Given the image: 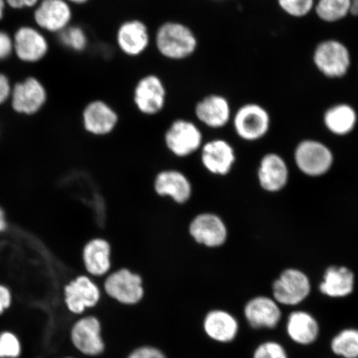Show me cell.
Masks as SVG:
<instances>
[{
	"label": "cell",
	"mask_w": 358,
	"mask_h": 358,
	"mask_svg": "<svg viewBox=\"0 0 358 358\" xmlns=\"http://www.w3.org/2000/svg\"><path fill=\"white\" fill-rule=\"evenodd\" d=\"M310 60L317 73L329 80L346 78L353 64L351 48L343 40L334 37L317 41L312 49Z\"/></svg>",
	"instance_id": "1"
},
{
	"label": "cell",
	"mask_w": 358,
	"mask_h": 358,
	"mask_svg": "<svg viewBox=\"0 0 358 358\" xmlns=\"http://www.w3.org/2000/svg\"><path fill=\"white\" fill-rule=\"evenodd\" d=\"M313 285L311 277L303 268L287 266L271 283V297L284 308H302L311 297Z\"/></svg>",
	"instance_id": "2"
},
{
	"label": "cell",
	"mask_w": 358,
	"mask_h": 358,
	"mask_svg": "<svg viewBox=\"0 0 358 358\" xmlns=\"http://www.w3.org/2000/svg\"><path fill=\"white\" fill-rule=\"evenodd\" d=\"M162 141L169 155L178 159H186L199 152L204 137L194 122L179 117L172 120L165 128Z\"/></svg>",
	"instance_id": "3"
},
{
	"label": "cell",
	"mask_w": 358,
	"mask_h": 358,
	"mask_svg": "<svg viewBox=\"0 0 358 358\" xmlns=\"http://www.w3.org/2000/svg\"><path fill=\"white\" fill-rule=\"evenodd\" d=\"M187 234L192 243L208 250L226 246L229 230L225 220L214 212H201L192 216L187 224Z\"/></svg>",
	"instance_id": "4"
},
{
	"label": "cell",
	"mask_w": 358,
	"mask_h": 358,
	"mask_svg": "<svg viewBox=\"0 0 358 358\" xmlns=\"http://www.w3.org/2000/svg\"><path fill=\"white\" fill-rule=\"evenodd\" d=\"M285 312L268 294H257L246 301L243 308V322L254 332H274L283 323Z\"/></svg>",
	"instance_id": "5"
},
{
	"label": "cell",
	"mask_w": 358,
	"mask_h": 358,
	"mask_svg": "<svg viewBox=\"0 0 358 358\" xmlns=\"http://www.w3.org/2000/svg\"><path fill=\"white\" fill-rule=\"evenodd\" d=\"M156 47L164 57L171 60H182L194 55L198 48V39L185 24L167 22L156 33Z\"/></svg>",
	"instance_id": "6"
},
{
	"label": "cell",
	"mask_w": 358,
	"mask_h": 358,
	"mask_svg": "<svg viewBox=\"0 0 358 358\" xmlns=\"http://www.w3.org/2000/svg\"><path fill=\"white\" fill-rule=\"evenodd\" d=\"M92 280L107 296L124 306H134L144 297L141 276L128 268H120L103 278Z\"/></svg>",
	"instance_id": "7"
},
{
	"label": "cell",
	"mask_w": 358,
	"mask_h": 358,
	"mask_svg": "<svg viewBox=\"0 0 358 358\" xmlns=\"http://www.w3.org/2000/svg\"><path fill=\"white\" fill-rule=\"evenodd\" d=\"M151 187L157 198L169 199L178 207H185L194 199V182L186 172L177 168L159 169L152 179Z\"/></svg>",
	"instance_id": "8"
},
{
	"label": "cell",
	"mask_w": 358,
	"mask_h": 358,
	"mask_svg": "<svg viewBox=\"0 0 358 358\" xmlns=\"http://www.w3.org/2000/svg\"><path fill=\"white\" fill-rule=\"evenodd\" d=\"M234 131L241 140L261 141L271 127V116L265 106L257 102H246L237 109L231 119Z\"/></svg>",
	"instance_id": "9"
},
{
	"label": "cell",
	"mask_w": 358,
	"mask_h": 358,
	"mask_svg": "<svg viewBox=\"0 0 358 358\" xmlns=\"http://www.w3.org/2000/svg\"><path fill=\"white\" fill-rule=\"evenodd\" d=\"M294 164L303 176L320 178L326 176L334 164V155L324 143L306 138L299 143L294 151Z\"/></svg>",
	"instance_id": "10"
},
{
	"label": "cell",
	"mask_w": 358,
	"mask_h": 358,
	"mask_svg": "<svg viewBox=\"0 0 358 358\" xmlns=\"http://www.w3.org/2000/svg\"><path fill=\"white\" fill-rule=\"evenodd\" d=\"M282 327L285 337L294 346L310 348L320 338V321L306 308H294L286 313Z\"/></svg>",
	"instance_id": "11"
},
{
	"label": "cell",
	"mask_w": 358,
	"mask_h": 358,
	"mask_svg": "<svg viewBox=\"0 0 358 358\" xmlns=\"http://www.w3.org/2000/svg\"><path fill=\"white\" fill-rule=\"evenodd\" d=\"M80 118L84 132L96 138L110 136L120 124L118 112L108 102L99 99L88 102Z\"/></svg>",
	"instance_id": "12"
},
{
	"label": "cell",
	"mask_w": 358,
	"mask_h": 358,
	"mask_svg": "<svg viewBox=\"0 0 358 358\" xmlns=\"http://www.w3.org/2000/svg\"><path fill=\"white\" fill-rule=\"evenodd\" d=\"M356 284V273L350 266L332 264L324 268L313 290L326 299L340 301L352 296Z\"/></svg>",
	"instance_id": "13"
},
{
	"label": "cell",
	"mask_w": 358,
	"mask_h": 358,
	"mask_svg": "<svg viewBox=\"0 0 358 358\" xmlns=\"http://www.w3.org/2000/svg\"><path fill=\"white\" fill-rule=\"evenodd\" d=\"M199 154L205 171L216 177L227 176L236 162L234 147L225 138H216L204 142Z\"/></svg>",
	"instance_id": "14"
},
{
	"label": "cell",
	"mask_w": 358,
	"mask_h": 358,
	"mask_svg": "<svg viewBox=\"0 0 358 358\" xmlns=\"http://www.w3.org/2000/svg\"><path fill=\"white\" fill-rule=\"evenodd\" d=\"M64 297L67 310L80 317L99 303L101 290L91 276L80 275L65 285Z\"/></svg>",
	"instance_id": "15"
},
{
	"label": "cell",
	"mask_w": 358,
	"mask_h": 358,
	"mask_svg": "<svg viewBox=\"0 0 358 358\" xmlns=\"http://www.w3.org/2000/svg\"><path fill=\"white\" fill-rule=\"evenodd\" d=\"M134 105L143 115H158L166 106L167 90L162 80L155 75H147L136 84L133 93Z\"/></svg>",
	"instance_id": "16"
},
{
	"label": "cell",
	"mask_w": 358,
	"mask_h": 358,
	"mask_svg": "<svg viewBox=\"0 0 358 358\" xmlns=\"http://www.w3.org/2000/svg\"><path fill=\"white\" fill-rule=\"evenodd\" d=\"M70 338L76 350L84 356L96 357L104 352L101 322L95 316H80L71 327Z\"/></svg>",
	"instance_id": "17"
},
{
	"label": "cell",
	"mask_w": 358,
	"mask_h": 358,
	"mask_svg": "<svg viewBox=\"0 0 358 358\" xmlns=\"http://www.w3.org/2000/svg\"><path fill=\"white\" fill-rule=\"evenodd\" d=\"M10 98L12 109L15 113L33 116L39 113L46 105L48 92L40 80L29 78L15 85Z\"/></svg>",
	"instance_id": "18"
},
{
	"label": "cell",
	"mask_w": 358,
	"mask_h": 358,
	"mask_svg": "<svg viewBox=\"0 0 358 358\" xmlns=\"http://www.w3.org/2000/svg\"><path fill=\"white\" fill-rule=\"evenodd\" d=\"M112 245L104 236L88 239L82 250V261L87 275L92 278H103L112 270Z\"/></svg>",
	"instance_id": "19"
},
{
	"label": "cell",
	"mask_w": 358,
	"mask_h": 358,
	"mask_svg": "<svg viewBox=\"0 0 358 358\" xmlns=\"http://www.w3.org/2000/svg\"><path fill=\"white\" fill-rule=\"evenodd\" d=\"M232 115L230 101L218 93L205 96L194 107V115L198 122L212 129L226 127L231 122Z\"/></svg>",
	"instance_id": "20"
},
{
	"label": "cell",
	"mask_w": 358,
	"mask_h": 358,
	"mask_svg": "<svg viewBox=\"0 0 358 358\" xmlns=\"http://www.w3.org/2000/svg\"><path fill=\"white\" fill-rule=\"evenodd\" d=\"M257 179L264 191L270 194L279 192L288 185L289 165L280 155L270 152L259 160Z\"/></svg>",
	"instance_id": "21"
},
{
	"label": "cell",
	"mask_w": 358,
	"mask_h": 358,
	"mask_svg": "<svg viewBox=\"0 0 358 358\" xmlns=\"http://www.w3.org/2000/svg\"><path fill=\"white\" fill-rule=\"evenodd\" d=\"M203 328L206 336L213 342L230 344L238 337L241 323L230 311L215 308L205 315Z\"/></svg>",
	"instance_id": "22"
},
{
	"label": "cell",
	"mask_w": 358,
	"mask_h": 358,
	"mask_svg": "<svg viewBox=\"0 0 358 358\" xmlns=\"http://www.w3.org/2000/svg\"><path fill=\"white\" fill-rule=\"evenodd\" d=\"M71 17L73 12L66 0H42L34 12L36 24L52 33H60L69 27Z\"/></svg>",
	"instance_id": "23"
},
{
	"label": "cell",
	"mask_w": 358,
	"mask_h": 358,
	"mask_svg": "<svg viewBox=\"0 0 358 358\" xmlns=\"http://www.w3.org/2000/svg\"><path fill=\"white\" fill-rule=\"evenodd\" d=\"M13 51L22 62H37L48 52L46 38L32 27L24 26L17 29L13 39Z\"/></svg>",
	"instance_id": "24"
},
{
	"label": "cell",
	"mask_w": 358,
	"mask_h": 358,
	"mask_svg": "<svg viewBox=\"0 0 358 358\" xmlns=\"http://www.w3.org/2000/svg\"><path fill=\"white\" fill-rule=\"evenodd\" d=\"M150 38L147 26L141 20L124 22L117 32V43L124 55L136 57L149 47Z\"/></svg>",
	"instance_id": "25"
},
{
	"label": "cell",
	"mask_w": 358,
	"mask_h": 358,
	"mask_svg": "<svg viewBox=\"0 0 358 358\" xmlns=\"http://www.w3.org/2000/svg\"><path fill=\"white\" fill-rule=\"evenodd\" d=\"M327 131L336 136H346L355 131L358 122L355 107L347 102L336 103L327 108L323 115Z\"/></svg>",
	"instance_id": "26"
},
{
	"label": "cell",
	"mask_w": 358,
	"mask_h": 358,
	"mask_svg": "<svg viewBox=\"0 0 358 358\" xmlns=\"http://www.w3.org/2000/svg\"><path fill=\"white\" fill-rule=\"evenodd\" d=\"M355 0H315L313 15L324 24H337L352 15Z\"/></svg>",
	"instance_id": "27"
},
{
	"label": "cell",
	"mask_w": 358,
	"mask_h": 358,
	"mask_svg": "<svg viewBox=\"0 0 358 358\" xmlns=\"http://www.w3.org/2000/svg\"><path fill=\"white\" fill-rule=\"evenodd\" d=\"M329 350L335 358H358V327L338 330L330 339Z\"/></svg>",
	"instance_id": "28"
},
{
	"label": "cell",
	"mask_w": 358,
	"mask_h": 358,
	"mask_svg": "<svg viewBox=\"0 0 358 358\" xmlns=\"http://www.w3.org/2000/svg\"><path fill=\"white\" fill-rule=\"evenodd\" d=\"M275 3L286 17L302 20L313 15L315 0H275Z\"/></svg>",
	"instance_id": "29"
},
{
	"label": "cell",
	"mask_w": 358,
	"mask_h": 358,
	"mask_svg": "<svg viewBox=\"0 0 358 358\" xmlns=\"http://www.w3.org/2000/svg\"><path fill=\"white\" fill-rule=\"evenodd\" d=\"M252 358H289L287 348L275 338H266L254 348Z\"/></svg>",
	"instance_id": "30"
},
{
	"label": "cell",
	"mask_w": 358,
	"mask_h": 358,
	"mask_svg": "<svg viewBox=\"0 0 358 358\" xmlns=\"http://www.w3.org/2000/svg\"><path fill=\"white\" fill-rule=\"evenodd\" d=\"M58 34L61 43L71 50L82 52L87 46V34L80 27L69 26Z\"/></svg>",
	"instance_id": "31"
},
{
	"label": "cell",
	"mask_w": 358,
	"mask_h": 358,
	"mask_svg": "<svg viewBox=\"0 0 358 358\" xmlns=\"http://www.w3.org/2000/svg\"><path fill=\"white\" fill-rule=\"evenodd\" d=\"M21 351L19 339L11 333L0 334V358H16Z\"/></svg>",
	"instance_id": "32"
},
{
	"label": "cell",
	"mask_w": 358,
	"mask_h": 358,
	"mask_svg": "<svg viewBox=\"0 0 358 358\" xmlns=\"http://www.w3.org/2000/svg\"><path fill=\"white\" fill-rule=\"evenodd\" d=\"M127 358H167L164 353L153 346L145 345L138 347L131 353Z\"/></svg>",
	"instance_id": "33"
},
{
	"label": "cell",
	"mask_w": 358,
	"mask_h": 358,
	"mask_svg": "<svg viewBox=\"0 0 358 358\" xmlns=\"http://www.w3.org/2000/svg\"><path fill=\"white\" fill-rule=\"evenodd\" d=\"M13 42L10 34L0 31V60L6 59L12 55Z\"/></svg>",
	"instance_id": "34"
},
{
	"label": "cell",
	"mask_w": 358,
	"mask_h": 358,
	"mask_svg": "<svg viewBox=\"0 0 358 358\" xmlns=\"http://www.w3.org/2000/svg\"><path fill=\"white\" fill-rule=\"evenodd\" d=\"M12 87L10 80L6 75L0 73V106L10 100Z\"/></svg>",
	"instance_id": "35"
},
{
	"label": "cell",
	"mask_w": 358,
	"mask_h": 358,
	"mask_svg": "<svg viewBox=\"0 0 358 358\" xmlns=\"http://www.w3.org/2000/svg\"><path fill=\"white\" fill-rule=\"evenodd\" d=\"M39 0H6V3L8 6L15 8V10H21L24 8H32L38 3Z\"/></svg>",
	"instance_id": "36"
},
{
	"label": "cell",
	"mask_w": 358,
	"mask_h": 358,
	"mask_svg": "<svg viewBox=\"0 0 358 358\" xmlns=\"http://www.w3.org/2000/svg\"><path fill=\"white\" fill-rule=\"evenodd\" d=\"M11 303V294L10 290L3 285H0V313H2Z\"/></svg>",
	"instance_id": "37"
},
{
	"label": "cell",
	"mask_w": 358,
	"mask_h": 358,
	"mask_svg": "<svg viewBox=\"0 0 358 358\" xmlns=\"http://www.w3.org/2000/svg\"><path fill=\"white\" fill-rule=\"evenodd\" d=\"M8 217L6 211L4 209L0 206V234L2 232H6L8 229Z\"/></svg>",
	"instance_id": "38"
},
{
	"label": "cell",
	"mask_w": 358,
	"mask_h": 358,
	"mask_svg": "<svg viewBox=\"0 0 358 358\" xmlns=\"http://www.w3.org/2000/svg\"><path fill=\"white\" fill-rule=\"evenodd\" d=\"M6 0H0V20L3 19L4 8H6Z\"/></svg>",
	"instance_id": "39"
},
{
	"label": "cell",
	"mask_w": 358,
	"mask_h": 358,
	"mask_svg": "<svg viewBox=\"0 0 358 358\" xmlns=\"http://www.w3.org/2000/svg\"><path fill=\"white\" fill-rule=\"evenodd\" d=\"M67 2L73 3L76 4H83L89 1V0H66Z\"/></svg>",
	"instance_id": "40"
},
{
	"label": "cell",
	"mask_w": 358,
	"mask_h": 358,
	"mask_svg": "<svg viewBox=\"0 0 358 358\" xmlns=\"http://www.w3.org/2000/svg\"><path fill=\"white\" fill-rule=\"evenodd\" d=\"M214 1L222 2V1H226V0H214Z\"/></svg>",
	"instance_id": "41"
},
{
	"label": "cell",
	"mask_w": 358,
	"mask_h": 358,
	"mask_svg": "<svg viewBox=\"0 0 358 358\" xmlns=\"http://www.w3.org/2000/svg\"><path fill=\"white\" fill-rule=\"evenodd\" d=\"M62 358H75V357H62Z\"/></svg>",
	"instance_id": "42"
}]
</instances>
